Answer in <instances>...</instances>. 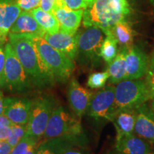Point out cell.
Returning a JSON list of instances; mask_svg holds the SVG:
<instances>
[{
	"label": "cell",
	"mask_w": 154,
	"mask_h": 154,
	"mask_svg": "<svg viewBox=\"0 0 154 154\" xmlns=\"http://www.w3.org/2000/svg\"><path fill=\"white\" fill-rule=\"evenodd\" d=\"M118 42L113 33L106 36L102 44L101 49V56L102 59L107 64L110 63L118 54Z\"/></svg>",
	"instance_id": "obj_23"
},
{
	"label": "cell",
	"mask_w": 154,
	"mask_h": 154,
	"mask_svg": "<svg viewBox=\"0 0 154 154\" xmlns=\"http://www.w3.org/2000/svg\"><path fill=\"white\" fill-rule=\"evenodd\" d=\"M38 138L25 136L14 147L12 148L10 154H26L31 148L38 145Z\"/></svg>",
	"instance_id": "obj_25"
},
{
	"label": "cell",
	"mask_w": 154,
	"mask_h": 154,
	"mask_svg": "<svg viewBox=\"0 0 154 154\" xmlns=\"http://www.w3.org/2000/svg\"><path fill=\"white\" fill-rule=\"evenodd\" d=\"M9 33L25 34L33 37H44L46 32L36 22L30 11H22L10 29Z\"/></svg>",
	"instance_id": "obj_17"
},
{
	"label": "cell",
	"mask_w": 154,
	"mask_h": 154,
	"mask_svg": "<svg viewBox=\"0 0 154 154\" xmlns=\"http://www.w3.org/2000/svg\"><path fill=\"white\" fill-rule=\"evenodd\" d=\"M149 1L150 2V3H151L152 5L154 6V0H149Z\"/></svg>",
	"instance_id": "obj_40"
},
{
	"label": "cell",
	"mask_w": 154,
	"mask_h": 154,
	"mask_svg": "<svg viewBox=\"0 0 154 154\" xmlns=\"http://www.w3.org/2000/svg\"><path fill=\"white\" fill-rule=\"evenodd\" d=\"M112 33L121 47L130 49L134 45L135 32L126 21L117 23L113 28Z\"/></svg>",
	"instance_id": "obj_22"
},
{
	"label": "cell",
	"mask_w": 154,
	"mask_h": 154,
	"mask_svg": "<svg viewBox=\"0 0 154 154\" xmlns=\"http://www.w3.org/2000/svg\"><path fill=\"white\" fill-rule=\"evenodd\" d=\"M129 49L120 47L114 59L108 64L107 72L109 74V83L116 85L119 82L126 79V58Z\"/></svg>",
	"instance_id": "obj_20"
},
{
	"label": "cell",
	"mask_w": 154,
	"mask_h": 154,
	"mask_svg": "<svg viewBox=\"0 0 154 154\" xmlns=\"http://www.w3.org/2000/svg\"><path fill=\"white\" fill-rule=\"evenodd\" d=\"M116 151L124 154H148L151 151L149 141L134 134L116 133Z\"/></svg>",
	"instance_id": "obj_14"
},
{
	"label": "cell",
	"mask_w": 154,
	"mask_h": 154,
	"mask_svg": "<svg viewBox=\"0 0 154 154\" xmlns=\"http://www.w3.org/2000/svg\"><path fill=\"white\" fill-rule=\"evenodd\" d=\"M61 154H89V153L86 151V149L76 146H71L64 149Z\"/></svg>",
	"instance_id": "obj_31"
},
{
	"label": "cell",
	"mask_w": 154,
	"mask_h": 154,
	"mask_svg": "<svg viewBox=\"0 0 154 154\" xmlns=\"http://www.w3.org/2000/svg\"><path fill=\"white\" fill-rule=\"evenodd\" d=\"M149 59L145 51L137 45L128 49L126 58V79H138L147 72Z\"/></svg>",
	"instance_id": "obj_12"
},
{
	"label": "cell",
	"mask_w": 154,
	"mask_h": 154,
	"mask_svg": "<svg viewBox=\"0 0 154 154\" xmlns=\"http://www.w3.org/2000/svg\"><path fill=\"white\" fill-rule=\"evenodd\" d=\"M60 25L61 32L74 35L77 32L83 18L84 9H71L66 6L58 7L53 11Z\"/></svg>",
	"instance_id": "obj_16"
},
{
	"label": "cell",
	"mask_w": 154,
	"mask_h": 154,
	"mask_svg": "<svg viewBox=\"0 0 154 154\" xmlns=\"http://www.w3.org/2000/svg\"><path fill=\"white\" fill-rule=\"evenodd\" d=\"M145 81L149 87L152 96H154V53L152 55L151 60L149 61L147 72L145 75Z\"/></svg>",
	"instance_id": "obj_27"
},
{
	"label": "cell",
	"mask_w": 154,
	"mask_h": 154,
	"mask_svg": "<svg viewBox=\"0 0 154 154\" xmlns=\"http://www.w3.org/2000/svg\"><path fill=\"white\" fill-rule=\"evenodd\" d=\"M5 66L0 87L12 92H24L34 87L9 42L5 46Z\"/></svg>",
	"instance_id": "obj_6"
},
{
	"label": "cell",
	"mask_w": 154,
	"mask_h": 154,
	"mask_svg": "<svg viewBox=\"0 0 154 154\" xmlns=\"http://www.w3.org/2000/svg\"><path fill=\"white\" fill-rule=\"evenodd\" d=\"M134 134L147 141L154 142V110L144 103L136 108Z\"/></svg>",
	"instance_id": "obj_13"
},
{
	"label": "cell",
	"mask_w": 154,
	"mask_h": 154,
	"mask_svg": "<svg viewBox=\"0 0 154 154\" xmlns=\"http://www.w3.org/2000/svg\"><path fill=\"white\" fill-rule=\"evenodd\" d=\"M78 51L76 60L83 68L91 69L98 67L101 61V49L106 34L96 26H88L77 32Z\"/></svg>",
	"instance_id": "obj_3"
},
{
	"label": "cell",
	"mask_w": 154,
	"mask_h": 154,
	"mask_svg": "<svg viewBox=\"0 0 154 154\" xmlns=\"http://www.w3.org/2000/svg\"><path fill=\"white\" fill-rule=\"evenodd\" d=\"M109 79V74L107 71L102 72H94L89 74L87 79L88 87L91 89L102 88L105 86L106 83Z\"/></svg>",
	"instance_id": "obj_24"
},
{
	"label": "cell",
	"mask_w": 154,
	"mask_h": 154,
	"mask_svg": "<svg viewBox=\"0 0 154 154\" xmlns=\"http://www.w3.org/2000/svg\"><path fill=\"white\" fill-rule=\"evenodd\" d=\"M107 154H124V153H120V152H118V151H114V152H111V153H107Z\"/></svg>",
	"instance_id": "obj_38"
},
{
	"label": "cell",
	"mask_w": 154,
	"mask_h": 154,
	"mask_svg": "<svg viewBox=\"0 0 154 154\" xmlns=\"http://www.w3.org/2000/svg\"><path fill=\"white\" fill-rule=\"evenodd\" d=\"M114 107L115 86L111 84L94 94L86 113L95 121H111Z\"/></svg>",
	"instance_id": "obj_9"
},
{
	"label": "cell",
	"mask_w": 154,
	"mask_h": 154,
	"mask_svg": "<svg viewBox=\"0 0 154 154\" xmlns=\"http://www.w3.org/2000/svg\"><path fill=\"white\" fill-rule=\"evenodd\" d=\"M32 101L26 98L6 97L4 99L3 114L16 124H26L29 119Z\"/></svg>",
	"instance_id": "obj_11"
},
{
	"label": "cell",
	"mask_w": 154,
	"mask_h": 154,
	"mask_svg": "<svg viewBox=\"0 0 154 154\" xmlns=\"http://www.w3.org/2000/svg\"><path fill=\"white\" fill-rule=\"evenodd\" d=\"M57 106V100L51 96H40L33 100L29 119L26 124V136L39 139Z\"/></svg>",
	"instance_id": "obj_8"
},
{
	"label": "cell",
	"mask_w": 154,
	"mask_h": 154,
	"mask_svg": "<svg viewBox=\"0 0 154 154\" xmlns=\"http://www.w3.org/2000/svg\"><path fill=\"white\" fill-rule=\"evenodd\" d=\"M30 13L46 33L54 34L59 32L60 25L53 13L44 11L40 7L31 10Z\"/></svg>",
	"instance_id": "obj_21"
},
{
	"label": "cell",
	"mask_w": 154,
	"mask_h": 154,
	"mask_svg": "<svg viewBox=\"0 0 154 154\" xmlns=\"http://www.w3.org/2000/svg\"><path fill=\"white\" fill-rule=\"evenodd\" d=\"M93 92L83 87L75 77H73L69 84L67 98L71 109L78 118L81 119L86 113Z\"/></svg>",
	"instance_id": "obj_10"
},
{
	"label": "cell",
	"mask_w": 154,
	"mask_h": 154,
	"mask_svg": "<svg viewBox=\"0 0 154 154\" xmlns=\"http://www.w3.org/2000/svg\"><path fill=\"white\" fill-rule=\"evenodd\" d=\"M11 130H12V134L7 141L13 148L19 143V140L26 136V124H14L11 126Z\"/></svg>",
	"instance_id": "obj_26"
},
{
	"label": "cell",
	"mask_w": 154,
	"mask_h": 154,
	"mask_svg": "<svg viewBox=\"0 0 154 154\" xmlns=\"http://www.w3.org/2000/svg\"><path fill=\"white\" fill-rule=\"evenodd\" d=\"M37 146H38V145H36V146H33L32 148H31V149H29V151L26 154H35V152H36V148H37Z\"/></svg>",
	"instance_id": "obj_37"
},
{
	"label": "cell",
	"mask_w": 154,
	"mask_h": 154,
	"mask_svg": "<svg viewBox=\"0 0 154 154\" xmlns=\"http://www.w3.org/2000/svg\"><path fill=\"white\" fill-rule=\"evenodd\" d=\"M6 40H7V37L0 33V45H4L5 44Z\"/></svg>",
	"instance_id": "obj_36"
},
{
	"label": "cell",
	"mask_w": 154,
	"mask_h": 154,
	"mask_svg": "<svg viewBox=\"0 0 154 154\" xmlns=\"http://www.w3.org/2000/svg\"><path fill=\"white\" fill-rule=\"evenodd\" d=\"M136 118V109H122L116 111L111 117L116 133L134 134Z\"/></svg>",
	"instance_id": "obj_19"
},
{
	"label": "cell",
	"mask_w": 154,
	"mask_h": 154,
	"mask_svg": "<svg viewBox=\"0 0 154 154\" xmlns=\"http://www.w3.org/2000/svg\"><path fill=\"white\" fill-rule=\"evenodd\" d=\"M63 0H41L40 1V7L43 10L52 13L53 11L58 7H65Z\"/></svg>",
	"instance_id": "obj_28"
},
{
	"label": "cell",
	"mask_w": 154,
	"mask_h": 154,
	"mask_svg": "<svg viewBox=\"0 0 154 154\" xmlns=\"http://www.w3.org/2000/svg\"><path fill=\"white\" fill-rule=\"evenodd\" d=\"M41 0H16L21 9L25 11H30L32 9L40 7Z\"/></svg>",
	"instance_id": "obj_30"
},
{
	"label": "cell",
	"mask_w": 154,
	"mask_h": 154,
	"mask_svg": "<svg viewBox=\"0 0 154 154\" xmlns=\"http://www.w3.org/2000/svg\"><path fill=\"white\" fill-rule=\"evenodd\" d=\"M152 98L145 79H125L116 84L114 112L122 109H136Z\"/></svg>",
	"instance_id": "obj_5"
},
{
	"label": "cell",
	"mask_w": 154,
	"mask_h": 154,
	"mask_svg": "<svg viewBox=\"0 0 154 154\" xmlns=\"http://www.w3.org/2000/svg\"><path fill=\"white\" fill-rule=\"evenodd\" d=\"M148 154H154V152L153 151H150Z\"/></svg>",
	"instance_id": "obj_41"
},
{
	"label": "cell",
	"mask_w": 154,
	"mask_h": 154,
	"mask_svg": "<svg viewBox=\"0 0 154 154\" xmlns=\"http://www.w3.org/2000/svg\"><path fill=\"white\" fill-rule=\"evenodd\" d=\"M33 40L40 57L52 72L56 82H68L75 69L74 61L51 47L43 37H34Z\"/></svg>",
	"instance_id": "obj_4"
},
{
	"label": "cell",
	"mask_w": 154,
	"mask_h": 154,
	"mask_svg": "<svg viewBox=\"0 0 154 154\" xmlns=\"http://www.w3.org/2000/svg\"><path fill=\"white\" fill-rule=\"evenodd\" d=\"M84 134L79 118L71 114L62 106L54 108L44 134L45 140L64 136Z\"/></svg>",
	"instance_id": "obj_7"
},
{
	"label": "cell",
	"mask_w": 154,
	"mask_h": 154,
	"mask_svg": "<svg viewBox=\"0 0 154 154\" xmlns=\"http://www.w3.org/2000/svg\"><path fill=\"white\" fill-rule=\"evenodd\" d=\"M4 97L3 94L0 91V116L3 114V111H4Z\"/></svg>",
	"instance_id": "obj_35"
},
{
	"label": "cell",
	"mask_w": 154,
	"mask_h": 154,
	"mask_svg": "<svg viewBox=\"0 0 154 154\" xmlns=\"http://www.w3.org/2000/svg\"><path fill=\"white\" fill-rule=\"evenodd\" d=\"M5 61H6V54L5 48L3 47V45H0V78L3 74L4 69L5 66Z\"/></svg>",
	"instance_id": "obj_33"
},
{
	"label": "cell",
	"mask_w": 154,
	"mask_h": 154,
	"mask_svg": "<svg viewBox=\"0 0 154 154\" xmlns=\"http://www.w3.org/2000/svg\"><path fill=\"white\" fill-rule=\"evenodd\" d=\"M12 147L7 140H0V154H10Z\"/></svg>",
	"instance_id": "obj_34"
},
{
	"label": "cell",
	"mask_w": 154,
	"mask_h": 154,
	"mask_svg": "<svg viewBox=\"0 0 154 154\" xmlns=\"http://www.w3.org/2000/svg\"><path fill=\"white\" fill-rule=\"evenodd\" d=\"M22 9L16 0H0V33L7 37Z\"/></svg>",
	"instance_id": "obj_18"
},
{
	"label": "cell",
	"mask_w": 154,
	"mask_h": 154,
	"mask_svg": "<svg viewBox=\"0 0 154 154\" xmlns=\"http://www.w3.org/2000/svg\"><path fill=\"white\" fill-rule=\"evenodd\" d=\"M65 5L71 9H85L92 5L94 0H63Z\"/></svg>",
	"instance_id": "obj_29"
},
{
	"label": "cell",
	"mask_w": 154,
	"mask_h": 154,
	"mask_svg": "<svg viewBox=\"0 0 154 154\" xmlns=\"http://www.w3.org/2000/svg\"><path fill=\"white\" fill-rule=\"evenodd\" d=\"M151 106L153 107V109L154 110V96L153 98H152V105H151Z\"/></svg>",
	"instance_id": "obj_39"
},
{
	"label": "cell",
	"mask_w": 154,
	"mask_h": 154,
	"mask_svg": "<svg viewBox=\"0 0 154 154\" xmlns=\"http://www.w3.org/2000/svg\"><path fill=\"white\" fill-rule=\"evenodd\" d=\"M131 12L128 0H94L84 10L83 25L84 27H99L107 35L112 33L117 23L126 21Z\"/></svg>",
	"instance_id": "obj_2"
},
{
	"label": "cell",
	"mask_w": 154,
	"mask_h": 154,
	"mask_svg": "<svg viewBox=\"0 0 154 154\" xmlns=\"http://www.w3.org/2000/svg\"><path fill=\"white\" fill-rule=\"evenodd\" d=\"M11 134V126H0V140H7Z\"/></svg>",
	"instance_id": "obj_32"
},
{
	"label": "cell",
	"mask_w": 154,
	"mask_h": 154,
	"mask_svg": "<svg viewBox=\"0 0 154 154\" xmlns=\"http://www.w3.org/2000/svg\"><path fill=\"white\" fill-rule=\"evenodd\" d=\"M43 38L51 47L64 54L72 60L74 61L76 59L78 51L77 32L74 35H72L59 31L54 34L46 33Z\"/></svg>",
	"instance_id": "obj_15"
},
{
	"label": "cell",
	"mask_w": 154,
	"mask_h": 154,
	"mask_svg": "<svg viewBox=\"0 0 154 154\" xmlns=\"http://www.w3.org/2000/svg\"><path fill=\"white\" fill-rule=\"evenodd\" d=\"M8 36L9 44L34 87H52L56 82L54 76L40 57L33 36L13 33H9Z\"/></svg>",
	"instance_id": "obj_1"
}]
</instances>
